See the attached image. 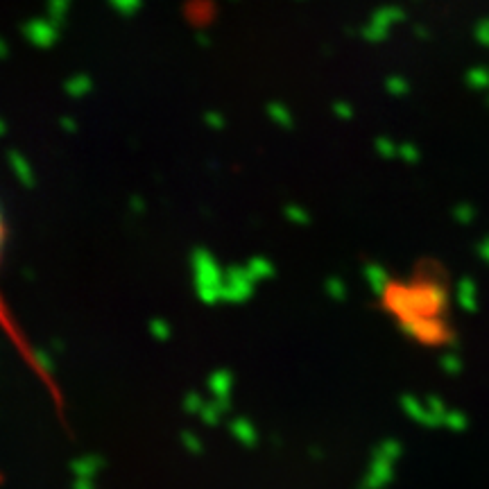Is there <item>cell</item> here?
I'll return each mask as SVG.
<instances>
[{
	"label": "cell",
	"mask_w": 489,
	"mask_h": 489,
	"mask_svg": "<svg viewBox=\"0 0 489 489\" xmlns=\"http://www.w3.org/2000/svg\"><path fill=\"white\" fill-rule=\"evenodd\" d=\"M5 236H7V231H5V218H3V211H0V261H3ZM0 326H3V329H5L7 338L12 340V344L16 347V349H18L21 353H23L25 362H27L29 367L34 369L36 376H39V379H41V383L46 385V388H48V390L55 394V399H57V405H62V394H59V390H57V383H55L53 379H50V374L46 372V367H43L41 362H39V358H36V355H34L32 347H29V342H27V340L23 338V333H21V329L16 326V322L12 320L10 310H7V306L3 303V299H0Z\"/></svg>",
	"instance_id": "7a4b0ae2"
},
{
	"label": "cell",
	"mask_w": 489,
	"mask_h": 489,
	"mask_svg": "<svg viewBox=\"0 0 489 489\" xmlns=\"http://www.w3.org/2000/svg\"><path fill=\"white\" fill-rule=\"evenodd\" d=\"M383 308L399 329L426 344L449 336V294L435 272H412L383 288Z\"/></svg>",
	"instance_id": "6da1fadb"
}]
</instances>
